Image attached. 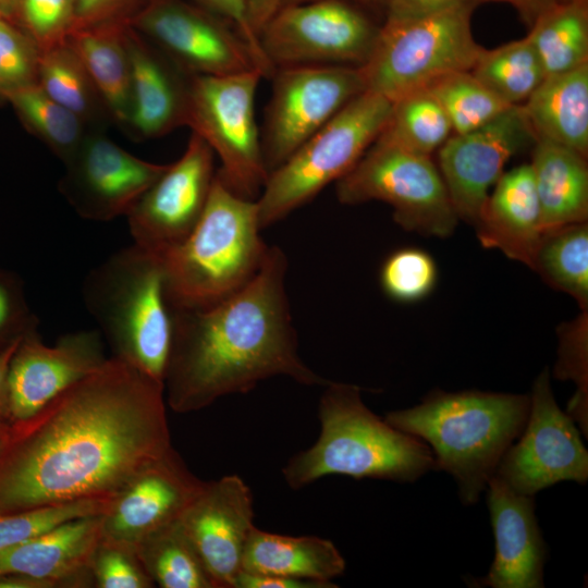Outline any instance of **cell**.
Segmentation results:
<instances>
[{
    "instance_id": "cell-40",
    "label": "cell",
    "mask_w": 588,
    "mask_h": 588,
    "mask_svg": "<svg viewBox=\"0 0 588 588\" xmlns=\"http://www.w3.org/2000/svg\"><path fill=\"white\" fill-rule=\"evenodd\" d=\"M89 571L96 588H151L155 586L133 547L101 536Z\"/></svg>"
},
{
    "instance_id": "cell-4",
    "label": "cell",
    "mask_w": 588,
    "mask_h": 588,
    "mask_svg": "<svg viewBox=\"0 0 588 588\" xmlns=\"http://www.w3.org/2000/svg\"><path fill=\"white\" fill-rule=\"evenodd\" d=\"M318 418L316 442L282 468L292 489L330 475L408 482L437 470L430 448L372 413L355 384L329 381L319 400Z\"/></svg>"
},
{
    "instance_id": "cell-47",
    "label": "cell",
    "mask_w": 588,
    "mask_h": 588,
    "mask_svg": "<svg viewBox=\"0 0 588 588\" xmlns=\"http://www.w3.org/2000/svg\"><path fill=\"white\" fill-rule=\"evenodd\" d=\"M334 583H320L278 575L241 571L234 588H336Z\"/></svg>"
},
{
    "instance_id": "cell-1",
    "label": "cell",
    "mask_w": 588,
    "mask_h": 588,
    "mask_svg": "<svg viewBox=\"0 0 588 588\" xmlns=\"http://www.w3.org/2000/svg\"><path fill=\"white\" fill-rule=\"evenodd\" d=\"M12 426L0 514L112 498L172 448L164 385L113 356Z\"/></svg>"
},
{
    "instance_id": "cell-12",
    "label": "cell",
    "mask_w": 588,
    "mask_h": 588,
    "mask_svg": "<svg viewBox=\"0 0 588 588\" xmlns=\"http://www.w3.org/2000/svg\"><path fill=\"white\" fill-rule=\"evenodd\" d=\"M270 79L272 93L260 130L269 173L365 91L358 66H284Z\"/></svg>"
},
{
    "instance_id": "cell-13",
    "label": "cell",
    "mask_w": 588,
    "mask_h": 588,
    "mask_svg": "<svg viewBox=\"0 0 588 588\" xmlns=\"http://www.w3.org/2000/svg\"><path fill=\"white\" fill-rule=\"evenodd\" d=\"M128 25L189 75L258 70L237 30L193 2L143 0Z\"/></svg>"
},
{
    "instance_id": "cell-24",
    "label": "cell",
    "mask_w": 588,
    "mask_h": 588,
    "mask_svg": "<svg viewBox=\"0 0 588 588\" xmlns=\"http://www.w3.org/2000/svg\"><path fill=\"white\" fill-rule=\"evenodd\" d=\"M475 228L483 247L498 249L507 258L532 269L543 231L529 163L501 175Z\"/></svg>"
},
{
    "instance_id": "cell-6",
    "label": "cell",
    "mask_w": 588,
    "mask_h": 588,
    "mask_svg": "<svg viewBox=\"0 0 588 588\" xmlns=\"http://www.w3.org/2000/svg\"><path fill=\"white\" fill-rule=\"evenodd\" d=\"M82 293L112 356L164 385L173 307L161 257L133 244L94 268Z\"/></svg>"
},
{
    "instance_id": "cell-26",
    "label": "cell",
    "mask_w": 588,
    "mask_h": 588,
    "mask_svg": "<svg viewBox=\"0 0 588 588\" xmlns=\"http://www.w3.org/2000/svg\"><path fill=\"white\" fill-rule=\"evenodd\" d=\"M587 157L546 139H536L530 167L540 206L542 231L588 218Z\"/></svg>"
},
{
    "instance_id": "cell-36",
    "label": "cell",
    "mask_w": 588,
    "mask_h": 588,
    "mask_svg": "<svg viewBox=\"0 0 588 588\" xmlns=\"http://www.w3.org/2000/svg\"><path fill=\"white\" fill-rule=\"evenodd\" d=\"M428 89L445 111L453 134L476 130L512 107L486 87L470 71L446 74L433 82Z\"/></svg>"
},
{
    "instance_id": "cell-30",
    "label": "cell",
    "mask_w": 588,
    "mask_h": 588,
    "mask_svg": "<svg viewBox=\"0 0 588 588\" xmlns=\"http://www.w3.org/2000/svg\"><path fill=\"white\" fill-rule=\"evenodd\" d=\"M39 51L37 84L51 99L88 126L110 120L90 76L65 39Z\"/></svg>"
},
{
    "instance_id": "cell-46",
    "label": "cell",
    "mask_w": 588,
    "mask_h": 588,
    "mask_svg": "<svg viewBox=\"0 0 588 588\" xmlns=\"http://www.w3.org/2000/svg\"><path fill=\"white\" fill-rule=\"evenodd\" d=\"M470 0H383L385 17L414 19L434 14Z\"/></svg>"
},
{
    "instance_id": "cell-43",
    "label": "cell",
    "mask_w": 588,
    "mask_h": 588,
    "mask_svg": "<svg viewBox=\"0 0 588 588\" xmlns=\"http://www.w3.org/2000/svg\"><path fill=\"white\" fill-rule=\"evenodd\" d=\"M192 2L230 23L248 45L262 77L271 78L274 68L265 56L259 37L250 25L248 0H192Z\"/></svg>"
},
{
    "instance_id": "cell-33",
    "label": "cell",
    "mask_w": 588,
    "mask_h": 588,
    "mask_svg": "<svg viewBox=\"0 0 588 588\" xmlns=\"http://www.w3.org/2000/svg\"><path fill=\"white\" fill-rule=\"evenodd\" d=\"M453 134L442 106L428 89L392 102L389 118L377 139L431 157Z\"/></svg>"
},
{
    "instance_id": "cell-52",
    "label": "cell",
    "mask_w": 588,
    "mask_h": 588,
    "mask_svg": "<svg viewBox=\"0 0 588 588\" xmlns=\"http://www.w3.org/2000/svg\"><path fill=\"white\" fill-rule=\"evenodd\" d=\"M14 434V428L11 424H1L0 425V457L11 443Z\"/></svg>"
},
{
    "instance_id": "cell-2",
    "label": "cell",
    "mask_w": 588,
    "mask_h": 588,
    "mask_svg": "<svg viewBox=\"0 0 588 588\" xmlns=\"http://www.w3.org/2000/svg\"><path fill=\"white\" fill-rule=\"evenodd\" d=\"M286 271L284 252L270 246L258 272L235 293L207 307L173 308L164 376L166 403L173 412L200 411L277 376L304 385L329 382L298 354Z\"/></svg>"
},
{
    "instance_id": "cell-23",
    "label": "cell",
    "mask_w": 588,
    "mask_h": 588,
    "mask_svg": "<svg viewBox=\"0 0 588 588\" xmlns=\"http://www.w3.org/2000/svg\"><path fill=\"white\" fill-rule=\"evenodd\" d=\"M101 538V515L75 518L0 551V575L17 574L51 588L94 587L89 564Z\"/></svg>"
},
{
    "instance_id": "cell-29",
    "label": "cell",
    "mask_w": 588,
    "mask_h": 588,
    "mask_svg": "<svg viewBox=\"0 0 588 588\" xmlns=\"http://www.w3.org/2000/svg\"><path fill=\"white\" fill-rule=\"evenodd\" d=\"M547 75L588 63V0L559 2L527 34Z\"/></svg>"
},
{
    "instance_id": "cell-39",
    "label": "cell",
    "mask_w": 588,
    "mask_h": 588,
    "mask_svg": "<svg viewBox=\"0 0 588 588\" xmlns=\"http://www.w3.org/2000/svg\"><path fill=\"white\" fill-rule=\"evenodd\" d=\"M559 362L555 377L569 379L577 384V392L568 405V415L587 434V310L561 330Z\"/></svg>"
},
{
    "instance_id": "cell-28",
    "label": "cell",
    "mask_w": 588,
    "mask_h": 588,
    "mask_svg": "<svg viewBox=\"0 0 588 588\" xmlns=\"http://www.w3.org/2000/svg\"><path fill=\"white\" fill-rule=\"evenodd\" d=\"M334 543L317 536H287L258 529L250 532L242 571L290 578L333 583L345 571Z\"/></svg>"
},
{
    "instance_id": "cell-55",
    "label": "cell",
    "mask_w": 588,
    "mask_h": 588,
    "mask_svg": "<svg viewBox=\"0 0 588 588\" xmlns=\"http://www.w3.org/2000/svg\"><path fill=\"white\" fill-rule=\"evenodd\" d=\"M4 15L2 14V12L0 11V20L3 19Z\"/></svg>"
},
{
    "instance_id": "cell-31",
    "label": "cell",
    "mask_w": 588,
    "mask_h": 588,
    "mask_svg": "<svg viewBox=\"0 0 588 588\" xmlns=\"http://www.w3.org/2000/svg\"><path fill=\"white\" fill-rule=\"evenodd\" d=\"M532 270L551 286L588 307V224H566L543 232Z\"/></svg>"
},
{
    "instance_id": "cell-20",
    "label": "cell",
    "mask_w": 588,
    "mask_h": 588,
    "mask_svg": "<svg viewBox=\"0 0 588 588\" xmlns=\"http://www.w3.org/2000/svg\"><path fill=\"white\" fill-rule=\"evenodd\" d=\"M204 483L172 446L111 499L101 515V536L134 548L177 520Z\"/></svg>"
},
{
    "instance_id": "cell-3",
    "label": "cell",
    "mask_w": 588,
    "mask_h": 588,
    "mask_svg": "<svg viewBox=\"0 0 588 588\" xmlns=\"http://www.w3.org/2000/svg\"><path fill=\"white\" fill-rule=\"evenodd\" d=\"M529 413L525 394L433 391L420 404L387 414L392 427L424 441L449 473L462 502H477Z\"/></svg>"
},
{
    "instance_id": "cell-22",
    "label": "cell",
    "mask_w": 588,
    "mask_h": 588,
    "mask_svg": "<svg viewBox=\"0 0 588 588\" xmlns=\"http://www.w3.org/2000/svg\"><path fill=\"white\" fill-rule=\"evenodd\" d=\"M131 112L126 131L139 139L164 136L186 125L189 74L128 24Z\"/></svg>"
},
{
    "instance_id": "cell-38",
    "label": "cell",
    "mask_w": 588,
    "mask_h": 588,
    "mask_svg": "<svg viewBox=\"0 0 588 588\" xmlns=\"http://www.w3.org/2000/svg\"><path fill=\"white\" fill-rule=\"evenodd\" d=\"M437 266L432 257L419 248H402L383 262L380 282L384 293L394 301L412 303L427 296L437 282Z\"/></svg>"
},
{
    "instance_id": "cell-5",
    "label": "cell",
    "mask_w": 588,
    "mask_h": 588,
    "mask_svg": "<svg viewBox=\"0 0 588 588\" xmlns=\"http://www.w3.org/2000/svg\"><path fill=\"white\" fill-rule=\"evenodd\" d=\"M260 230L257 200L233 193L216 171L194 229L180 244L159 255L172 307H207L246 285L270 247Z\"/></svg>"
},
{
    "instance_id": "cell-21",
    "label": "cell",
    "mask_w": 588,
    "mask_h": 588,
    "mask_svg": "<svg viewBox=\"0 0 588 588\" xmlns=\"http://www.w3.org/2000/svg\"><path fill=\"white\" fill-rule=\"evenodd\" d=\"M486 489L495 553L488 574L473 581V586L542 588L548 550L535 514L534 497L516 492L497 475Z\"/></svg>"
},
{
    "instance_id": "cell-16",
    "label": "cell",
    "mask_w": 588,
    "mask_h": 588,
    "mask_svg": "<svg viewBox=\"0 0 588 588\" xmlns=\"http://www.w3.org/2000/svg\"><path fill=\"white\" fill-rule=\"evenodd\" d=\"M534 142L520 105L476 130L450 136L438 150V169L458 219L476 225L506 162Z\"/></svg>"
},
{
    "instance_id": "cell-44",
    "label": "cell",
    "mask_w": 588,
    "mask_h": 588,
    "mask_svg": "<svg viewBox=\"0 0 588 588\" xmlns=\"http://www.w3.org/2000/svg\"><path fill=\"white\" fill-rule=\"evenodd\" d=\"M13 285L0 274V348L16 338L36 331V321L26 315Z\"/></svg>"
},
{
    "instance_id": "cell-49",
    "label": "cell",
    "mask_w": 588,
    "mask_h": 588,
    "mask_svg": "<svg viewBox=\"0 0 588 588\" xmlns=\"http://www.w3.org/2000/svg\"><path fill=\"white\" fill-rule=\"evenodd\" d=\"M281 7V0H248V16L254 32H260Z\"/></svg>"
},
{
    "instance_id": "cell-34",
    "label": "cell",
    "mask_w": 588,
    "mask_h": 588,
    "mask_svg": "<svg viewBox=\"0 0 588 588\" xmlns=\"http://www.w3.org/2000/svg\"><path fill=\"white\" fill-rule=\"evenodd\" d=\"M470 72L510 106L524 103L546 77L528 36L483 48Z\"/></svg>"
},
{
    "instance_id": "cell-9",
    "label": "cell",
    "mask_w": 588,
    "mask_h": 588,
    "mask_svg": "<svg viewBox=\"0 0 588 588\" xmlns=\"http://www.w3.org/2000/svg\"><path fill=\"white\" fill-rule=\"evenodd\" d=\"M256 69L226 75H189L186 125L220 160L217 171L236 195L257 200L269 172L255 98L260 79Z\"/></svg>"
},
{
    "instance_id": "cell-19",
    "label": "cell",
    "mask_w": 588,
    "mask_h": 588,
    "mask_svg": "<svg viewBox=\"0 0 588 588\" xmlns=\"http://www.w3.org/2000/svg\"><path fill=\"white\" fill-rule=\"evenodd\" d=\"M179 523L198 553L215 588H234L254 529V498L237 475L205 481Z\"/></svg>"
},
{
    "instance_id": "cell-10",
    "label": "cell",
    "mask_w": 588,
    "mask_h": 588,
    "mask_svg": "<svg viewBox=\"0 0 588 588\" xmlns=\"http://www.w3.org/2000/svg\"><path fill=\"white\" fill-rule=\"evenodd\" d=\"M335 192L344 205L383 201L400 226L425 236H450L458 222L431 157L379 139L335 183Z\"/></svg>"
},
{
    "instance_id": "cell-54",
    "label": "cell",
    "mask_w": 588,
    "mask_h": 588,
    "mask_svg": "<svg viewBox=\"0 0 588 588\" xmlns=\"http://www.w3.org/2000/svg\"><path fill=\"white\" fill-rule=\"evenodd\" d=\"M19 0H0V11L4 16H9L17 12Z\"/></svg>"
},
{
    "instance_id": "cell-15",
    "label": "cell",
    "mask_w": 588,
    "mask_h": 588,
    "mask_svg": "<svg viewBox=\"0 0 588 588\" xmlns=\"http://www.w3.org/2000/svg\"><path fill=\"white\" fill-rule=\"evenodd\" d=\"M215 154L192 132L183 155L146 189L126 215L134 244L161 255L198 222L216 176Z\"/></svg>"
},
{
    "instance_id": "cell-41",
    "label": "cell",
    "mask_w": 588,
    "mask_h": 588,
    "mask_svg": "<svg viewBox=\"0 0 588 588\" xmlns=\"http://www.w3.org/2000/svg\"><path fill=\"white\" fill-rule=\"evenodd\" d=\"M39 48L24 32L0 20V95L37 84Z\"/></svg>"
},
{
    "instance_id": "cell-37",
    "label": "cell",
    "mask_w": 588,
    "mask_h": 588,
    "mask_svg": "<svg viewBox=\"0 0 588 588\" xmlns=\"http://www.w3.org/2000/svg\"><path fill=\"white\" fill-rule=\"evenodd\" d=\"M109 499H87L0 514V551L22 543L65 522L102 515Z\"/></svg>"
},
{
    "instance_id": "cell-45",
    "label": "cell",
    "mask_w": 588,
    "mask_h": 588,
    "mask_svg": "<svg viewBox=\"0 0 588 588\" xmlns=\"http://www.w3.org/2000/svg\"><path fill=\"white\" fill-rule=\"evenodd\" d=\"M143 0H74L72 29L110 22H128L132 8Z\"/></svg>"
},
{
    "instance_id": "cell-27",
    "label": "cell",
    "mask_w": 588,
    "mask_h": 588,
    "mask_svg": "<svg viewBox=\"0 0 588 588\" xmlns=\"http://www.w3.org/2000/svg\"><path fill=\"white\" fill-rule=\"evenodd\" d=\"M128 22H110L69 32L66 42L90 76L110 120L126 127L131 112Z\"/></svg>"
},
{
    "instance_id": "cell-14",
    "label": "cell",
    "mask_w": 588,
    "mask_h": 588,
    "mask_svg": "<svg viewBox=\"0 0 588 588\" xmlns=\"http://www.w3.org/2000/svg\"><path fill=\"white\" fill-rule=\"evenodd\" d=\"M494 475L530 497L560 481L586 483L588 452L574 419L555 402L548 368L536 378L525 427Z\"/></svg>"
},
{
    "instance_id": "cell-7",
    "label": "cell",
    "mask_w": 588,
    "mask_h": 588,
    "mask_svg": "<svg viewBox=\"0 0 588 588\" xmlns=\"http://www.w3.org/2000/svg\"><path fill=\"white\" fill-rule=\"evenodd\" d=\"M476 4L466 1L421 17H385L369 58L358 66L365 90L393 102L446 74L470 71L483 49L471 30Z\"/></svg>"
},
{
    "instance_id": "cell-51",
    "label": "cell",
    "mask_w": 588,
    "mask_h": 588,
    "mask_svg": "<svg viewBox=\"0 0 588 588\" xmlns=\"http://www.w3.org/2000/svg\"><path fill=\"white\" fill-rule=\"evenodd\" d=\"M0 588H51V586L41 579L17 574H5L0 575Z\"/></svg>"
},
{
    "instance_id": "cell-50",
    "label": "cell",
    "mask_w": 588,
    "mask_h": 588,
    "mask_svg": "<svg viewBox=\"0 0 588 588\" xmlns=\"http://www.w3.org/2000/svg\"><path fill=\"white\" fill-rule=\"evenodd\" d=\"M23 336L0 348V425L7 422V382L10 362Z\"/></svg>"
},
{
    "instance_id": "cell-25",
    "label": "cell",
    "mask_w": 588,
    "mask_h": 588,
    "mask_svg": "<svg viewBox=\"0 0 588 588\" xmlns=\"http://www.w3.org/2000/svg\"><path fill=\"white\" fill-rule=\"evenodd\" d=\"M536 139L588 155V63L547 75L520 105Z\"/></svg>"
},
{
    "instance_id": "cell-42",
    "label": "cell",
    "mask_w": 588,
    "mask_h": 588,
    "mask_svg": "<svg viewBox=\"0 0 588 588\" xmlns=\"http://www.w3.org/2000/svg\"><path fill=\"white\" fill-rule=\"evenodd\" d=\"M26 33L39 50L65 39L74 20V0H19Z\"/></svg>"
},
{
    "instance_id": "cell-56",
    "label": "cell",
    "mask_w": 588,
    "mask_h": 588,
    "mask_svg": "<svg viewBox=\"0 0 588 588\" xmlns=\"http://www.w3.org/2000/svg\"><path fill=\"white\" fill-rule=\"evenodd\" d=\"M564 1H567V0H560V2H564Z\"/></svg>"
},
{
    "instance_id": "cell-53",
    "label": "cell",
    "mask_w": 588,
    "mask_h": 588,
    "mask_svg": "<svg viewBox=\"0 0 588 588\" xmlns=\"http://www.w3.org/2000/svg\"><path fill=\"white\" fill-rule=\"evenodd\" d=\"M307 1H313V0H281V7L287 5V4L303 3ZM348 1L355 2L360 5L370 7V8L382 9L383 7V0H348Z\"/></svg>"
},
{
    "instance_id": "cell-11",
    "label": "cell",
    "mask_w": 588,
    "mask_h": 588,
    "mask_svg": "<svg viewBox=\"0 0 588 588\" xmlns=\"http://www.w3.org/2000/svg\"><path fill=\"white\" fill-rule=\"evenodd\" d=\"M379 28L360 4L313 0L280 7L259 40L274 71L295 65L360 66L372 51Z\"/></svg>"
},
{
    "instance_id": "cell-17",
    "label": "cell",
    "mask_w": 588,
    "mask_h": 588,
    "mask_svg": "<svg viewBox=\"0 0 588 588\" xmlns=\"http://www.w3.org/2000/svg\"><path fill=\"white\" fill-rule=\"evenodd\" d=\"M102 335L84 330L46 345L37 331L20 341L9 366L7 422H25L106 360Z\"/></svg>"
},
{
    "instance_id": "cell-35",
    "label": "cell",
    "mask_w": 588,
    "mask_h": 588,
    "mask_svg": "<svg viewBox=\"0 0 588 588\" xmlns=\"http://www.w3.org/2000/svg\"><path fill=\"white\" fill-rule=\"evenodd\" d=\"M23 122L64 163L75 154L87 133V124L51 99L38 84L4 96Z\"/></svg>"
},
{
    "instance_id": "cell-8",
    "label": "cell",
    "mask_w": 588,
    "mask_h": 588,
    "mask_svg": "<svg viewBox=\"0 0 588 588\" xmlns=\"http://www.w3.org/2000/svg\"><path fill=\"white\" fill-rule=\"evenodd\" d=\"M392 102L365 90L269 173L257 198L265 229L346 175L381 133Z\"/></svg>"
},
{
    "instance_id": "cell-18",
    "label": "cell",
    "mask_w": 588,
    "mask_h": 588,
    "mask_svg": "<svg viewBox=\"0 0 588 588\" xmlns=\"http://www.w3.org/2000/svg\"><path fill=\"white\" fill-rule=\"evenodd\" d=\"M59 189L82 217L109 221L126 216L168 164L139 159L101 133H87L64 163Z\"/></svg>"
},
{
    "instance_id": "cell-32",
    "label": "cell",
    "mask_w": 588,
    "mask_h": 588,
    "mask_svg": "<svg viewBox=\"0 0 588 588\" xmlns=\"http://www.w3.org/2000/svg\"><path fill=\"white\" fill-rule=\"evenodd\" d=\"M134 549L155 586L215 588L179 519L152 532Z\"/></svg>"
},
{
    "instance_id": "cell-48",
    "label": "cell",
    "mask_w": 588,
    "mask_h": 588,
    "mask_svg": "<svg viewBox=\"0 0 588 588\" xmlns=\"http://www.w3.org/2000/svg\"><path fill=\"white\" fill-rule=\"evenodd\" d=\"M475 3L499 1L511 4L518 13L524 24L530 28L534 23L560 0H470Z\"/></svg>"
}]
</instances>
